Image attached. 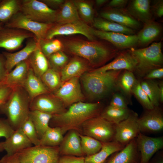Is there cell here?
<instances>
[{
  "label": "cell",
  "mask_w": 163,
  "mask_h": 163,
  "mask_svg": "<svg viewBox=\"0 0 163 163\" xmlns=\"http://www.w3.org/2000/svg\"><path fill=\"white\" fill-rule=\"evenodd\" d=\"M21 163H57L58 147L32 146L15 154Z\"/></svg>",
  "instance_id": "obj_6"
},
{
  "label": "cell",
  "mask_w": 163,
  "mask_h": 163,
  "mask_svg": "<svg viewBox=\"0 0 163 163\" xmlns=\"http://www.w3.org/2000/svg\"><path fill=\"white\" fill-rule=\"evenodd\" d=\"M133 94L146 110L152 109L154 107L147 95L142 88L140 82L137 80L132 89Z\"/></svg>",
  "instance_id": "obj_43"
},
{
  "label": "cell",
  "mask_w": 163,
  "mask_h": 163,
  "mask_svg": "<svg viewBox=\"0 0 163 163\" xmlns=\"http://www.w3.org/2000/svg\"><path fill=\"white\" fill-rule=\"evenodd\" d=\"M53 23H45L34 21L19 12L6 22L4 27L23 30L34 35L37 41L45 38Z\"/></svg>",
  "instance_id": "obj_9"
},
{
  "label": "cell",
  "mask_w": 163,
  "mask_h": 163,
  "mask_svg": "<svg viewBox=\"0 0 163 163\" xmlns=\"http://www.w3.org/2000/svg\"><path fill=\"white\" fill-rule=\"evenodd\" d=\"M100 15L102 18L133 30L138 29L140 26L139 22L131 15L118 10L104 11Z\"/></svg>",
  "instance_id": "obj_25"
},
{
  "label": "cell",
  "mask_w": 163,
  "mask_h": 163,
  "mask_svg": "<svg viewBox=\"0 0 163 163\" xmlns=\"http://www.w3.org/2000/svg\"><path fill=\"white\" fill-rule=\"evenodd\" d=\"M115 125L99 116L87 120L81 127L84 135L107 142L113 140Z\"/></svg>",
  "instance_id": "obj_8"
},
{
  "label": "cell",
  "mask_w": 163,
  "mask_h": 163,
  "mask_svg": "<svg viewBox=\"0 0 163 163\" xmlns=\"http://www.w3.org/2000/svg\"><path fill=\"white\" fill-rule=\"evenodd\" d=\"M140 154L139 163H148L153 156L163 148V137H152L140 132L136 138Z\"/></svg>",
  "instance_id": "obj_14"
},
{
  "label": "cell",
  "mask_w": 163,
  "mask_h": 163,
  "mask_svg": "<svg viewBox=\"0 0 163 163\" xmlns=\"http://www.w3.org/2000/svg\"><path fill=\"white\" fill-rule=\"evenodd\" d=\"M102 144L99 151L85 157V163H105L110 155L125 146L114 141L102 142Z\"/></svg>",
  "instance_id": "obj_24"
},
{
  "label": "cell",
  "mask_w": 163,
  "mask_h": 163,
  "mask_svg": "<svg viewBox=\"0 0 163 163\" xmlns=\"http://www.w3.org/2000/svg\"><path fill=\"white\" fill-rule=\"evenodd\" d=\"M159 94L161 103L163 102V83L162 82L159 83Z\"/></svg>",
  "instance_id": "obj_57"
},
{
  "label": "cell",
  "mask_w": 163,
  "mask_h": 163,
  "mask_svg": "<svg viewBox=\"0 0 163 163\" xmlns=\"http://www.w3.org/2000/svg\"><path fill=\"white\" fill-rule=\"evenodd\" d=\"M127 11L133 18L144 23L152 20L149 0H133L128 7Z\"/></svg>",
  "instance_id": "obj_27"
},
{
  "label": "cell",
  "mask_w": 163,
  "mask_h": 163,
  "mask_svg": "<svg viewBox=\"0 0 163 163\" xmlns=\"http://www.w3.org/2000/svg\"><path fill=\"white\" fill-rule=\"evenodd\" d=\"M30 68L27 59L20 62L8 73L5 82L13 88L23 87Z\"/></svg>",
  "instance_id": "obj_23"
},
{
  "label": "cell",
  "mask_w": 163,
  "mask_h": 163,
  "mask_svg": "<svg viewBox=\"0 0 163 163\" xmlns=\"http://www.w3.org/2000/svg\"></svg>",
  "instance_id": "obj_61"
},
{
  "label": "cell",
  "mask_w": 163,
  "mask_h": 163,
  "mask_svg": "<svg viewBox=\"0 0 163 163\" xmlns=\"http://www.w3.org/2000/svg\"><path fill=\"white\" fill-rule=\"evenodd\" d=\"M14 131L7 120L0 118V138L4 137L5 139H7Z\"/></svg>",
  "instance_id": "obj_47"
},
{
  "label": "cell",
  "mask_w": 163,
  "mask_h": 163,
  "mask_svg": "<svg viewBox=\"0 0 163 163\" xmlns=\"http://www.w3.org/2000/svg\"><path fill=\"white\" fill-rule=\"evenodd\" d=\"M154 11L156 15L159 18L163 15V2L162 0L158 1L154 5Z\"/></svg>",
  "instance_id": "obj_53"
},
{
  "label": "cell",
  "mask_w": 163,
  "mask_h": 163,
  "mask_svg": "<svg viewBox=\"0 0 163 163\" xmlns=\"http://www.w3.org/2000/svg\"><path fill=\"white\" fill-rule=\"evenodd\" d=\"M93 33L95 37L107 41L120 49L130 48L138 43L136 35L105 32L94 29Z\"/></svg>",
  "instance_id": "obj_18"
},
{
  "label": "cell",
  "mask_w": 163,
  "mask_h": 163,
  "mask_svg": "<svg viewBox=\"0 0 163 163\" xmlns=\"http://www.w3.org/2000/svg\"><path fill=\"white\" fill-rule=\"evenodd\" d=\"M87 69L86 63L78 58L72 59L62 69L61 77L62 83L72 78L82 76Z\"/></svg>",
  "instance_id": "obj_28"
},
{
  "label": "cell",
  "mask_w": 163,
  "mask_h": 163,
  "mask_svg": "<svg viewBox=\"0 0 163 163\" xmlns=\"http://www.w3.org/2000/svg\"><path fill=\"white\" fill-rule=\"evenodd\" d=\"M98 30L107 32L122 33L128 35H134V30L103 18H94L92 23Z\"/></svg>",
  "instance_id": "obj_30"
},
{
  "label": "cell",
  "mask_w": 163,
  "mask_h": 163,
  "mask_svg": "<svg viewBox=\"0 0 163 163\" xmlns=\"http://www.w3.org/2000/svg\"><path fill=\"white\" fill-rule=\"evenodd\" d=\"M137 64V61L131 50L120 53L111 62L92 71L103 72L113 70H126L134 72Z\"/></svg>",
  "instance_id": "obj_17"
},
{
  "label": "cell",
  "mask_w": 163,
  "mask_h": 163,
  "mask_svg": "<svg viewBox=\"0 0 163 163\" xmlns=\"http://www.w3.org/2000/svg\"><path fill=\"white\" fill-rule=\"evenodd\" d=\"M13 89L5 82H0V107L8 99Z\"/></svg>",
  "instance_id": "obj_48"
},
{
  "label": "cell",
  "mask_w": 163,
  "mask_h": 163,
  "mask_svg": "<svg viewBox=\"0 0 163 163\" xmlns=\"http://www.w3.org/2000/svg\"><path fill=\"white\" fill-rule=\"evenodd\" d=\"M80 17L85 23H92L94 19V11L91 5L82 0L74 1Z\"/></svg>",
  "instance_id": "obj_41"
},
{
  "label": "cell",
  "mask_w": 163,
  "mask_h": 163,
  "mask_svg": "<svg viewBox=\"0 0 163 163\" xmlns=\"http://www.w3.org/2000/svg\"><path fill=\"white\" fill-rule=\"evenodd\" d=\"M7 154L11 155L32 146V144L25 136L21 128L15 130L12 134L2 142Z\"/></svg>",
  "instance_id": "obj_21"
},
{
  "label": "cell",
  "mask_w": 163,
  "mask_h": 163,
  "mask_svg": "<svg viewBox=\"0 0 163 163\" xmlns=\"http://www.w3.org/2000/svg\"><path fill=\"white\" fill-rule=\"evenodd\" d=\"M61 128L50 126L40 139V145L49 147H58L64 137Z\"/></svg>",
  "instance_id": "obj_35"
},
{
  "label": "cell",
  "mask_w": 163,
  "mask_h": 163,
  "mask_svg": "<svg viewBox=\"0 0 163 163\" xmlns=\"http://www.w3.org/2000/svg\"><path fill=\"white\" fill-rule=\"evenodd\" d=\"M122 70H111L103 72L92 71L84 73L82 81L86 92L92 99L98 100L107 95L117 86Z\"/></svg>",
  "instance_id": "obj_3"
},
{
  "label": "cell",
  "mask_w": 163,
  "mask_h": 163,
  "mask_svg": "<svg viewBox=\"0 0 163 163\" xmlns=\"http://www.w3.org/2000/svg\"><path fill=\"white\" fill-rule=\"evenodd\" d=\"M81 20L74 1H67L58 11L55 23L57 24L74 22Z\"/></svg>",
  "instance_id": "obj_31"
},
{
  "label": "cell",
  "mask_w": 163,
  "mask_h": 163,
  "mask_svg": "<svg viewBox=\"0 0 163 163\" xmlns=\"http://www.w3.org/2000/svg\"><path fill=\"white\" fill-rule=\"evenodd\" d=\"M85 158L82 156L65 155L59 157L57 163H85Z\"/></svg>",
  "instance_id": "obj_49"
},
{
  "label": "cell",
  "mask_w": 163,
  "mask_h": 163,
  "mask_svg": "<svg viewBox=\"0 0 163 163\" xmlns=\"http://www.w3.org/2000/svg\"><path fill=\"white\" fill-rule=\"evenodd\" d=\"M27 60L30 68L35 75L40 78L49 68L48 61L41 50L39 44L37 48L30 54Z\"/></svg>",
  "instance_id": "obj_29"
},
{
  "label": "cell",
  "mask_w": 163,
  "mask_h": 163,
  "mask_svg": "<svg viewBox=\"0 0 163 163\" xmlns=\"http://www.w3.org/2000/svg\"><path fill=\"white\" fill-rule=\"evenodd\" d=\"M41 2L46 4L49 7H58L61 6L64 2L63 0H42Z\"/></svg>",
  "instance_id": "obj_56"
},
{
  "label": "cell",
  "mask_w": 163,
  "mask_h": 163,
  "mask_svg": "<svg viewBox=\"0 0 163 163\" xmlns=\"http://www.w3.org/2000/svg\"><path fill=\"white\" fill-rule=\"evenodd\" d=\"M148 163H163V152L160 150L152 158Z\"/></svg>",
  "instance_id": "obj_55"
},
{
  "label": "cell",
  "mask_w": 163,
  "mask_h": 163,
  "mask_svg": "<svg viewBox=\"0 0 163 163\" xmlns=\"http://www.w3.org/2000/svg\"><path fill=\"white\" fill-rule=\"evenodd\" d=\"M21 128L32 145L35 146L40 145V139L35 127L29 117L23 124Z\"/></svg>",
  "instance_id": "obj_44"
},
{
  "label": "cell",
  "mask_w": 163,
  "mask_h": 163,
  "mask_svg": "<svg viewBox=\"0 0 163 163\" xmlns=\"http://www.w3.org/2000/svg\"><path fill=\"white\" fill-rule=\"evenodd\" d=\"M140 83L154 107L159 106L161 102L159 83L153 80H143Z\"/></svg>",
  "instance_id": "obj_37"
},
{
  "label": "cell",
  "mask_w": 163,
  "mask_h": 163,
  "mask_svg": "<svg viewBox=\"0 0 163 163\" xmlns=\"http://www.w3.org/2000/svg\"><path fill=\"white\" fill-rule=\"evenodd\" d=\"M23 87L27 92L31 101L39 95L49 92L40 78L35 75L31 68Z\"/></svg>",
  "instance_id": "obj_26"
},
{
  "label": "cell",
  "mask_w": 163,
  "mask_h": 163,
  "mask_svg": "<svg viewBox=\"0 0 163 163\" xmlns=\"http://www.w3.org/2000/svg\"><path fill=\"white\" fill-rule=\"evenodd\" d=\"M30 101L24 88L18 87L13 88L8 99L0 107L14 130L20 128L29 117Z\"/></svg>",
  "instance_id": "obj_2"
},
{
  "label": "cell",
  "mask_w": 163,
  "mask_h": 163,
  "mask_svg": "<svg viewBox=\"0 0 163 163\" xmlns=\"http://www.w3.org/2000/svg\"><path fill=\"white\" fill-rule=\"evenodd\" d=\"M29 38H35L33 34L27 31L4 27L0 30V48L9 51L16 50Z\"/></svg>",
  "instance_id": "obj_13"
},
{
  "label": "cell",
  "mask_w": 163,
  "mask_h": 163,
  "mask_svg": "<svg viewBox=\"0 0 163 163\" xmlns=\"http://www.w3.org/2000/svg\"><path fill=\"white\" fill-rule=\"evenodd\" d=\"M21 1L3 0L0 2V22H7L20 11Z\"/></svg>",
  "instance_id": "obj_36"
},
{
  "label": "cell",
  "mask_w": 163,
  "mask_h": 163,
  "mask_svg": "<svg viewBox=\"0 0 163 163\" xmlns=\"http://www.w3.org/2000/svg\"><path fill=\"white\" fill-rule=\"evenodd\" d=\"M4 150L2 142H0V152H2Z\"/></svg>",
  "instance_id": "obj_59"
},
{
  "label": "cell",
  "mask_w": 163,
  "mask_h": 163,
  "mask_svg": "<svg viewBox=\"0 0 163 163\" xmlns=\"http://www.w3.org/2000/svg\"><path fill=\"white\" fill-rule=\"evenodd\" d=\"M66 46L72 53L86 59L94 67L101 66L117 54L116 50L94 42L70 40Z\"/></svg>",
  "instance_id": "obj_4"
},
{
  "label": "cell",
  "mask_w": 163,
  "mask_h": 163,
  "mask_svg": "<svg viewBox=\"0 0 163 163\" xmlns=\"http://www.w3.org/2000/svg\"><path fill=\"white\" fill-rule=\"evenodd\" d=\"M4 27L3 26L2 24L1 23H0V30L2 29Z\"/></svg>",
  "instance_id": "obj_60"
},
{
  "label": "cell",
  "mask_w": 163,
  "mask_h": 163,
  "mask_svg": "<svg viewBox=\"0 0 163 163\" xmlns=\"http://www.w3.org/2000/svg\"><path fill=\"white\" fill-rule=\"evenodd\" d=\"M53 95L59 99L64 106L81 101L84 96L81 89L79 77H75L63 83L54 92Z\"/></svg>",
  "instance_id": "obj_12"
},
{
  "label": "cell",
  "mask_w": 163,
  "mask_h": 163,
  "mask_svg": "<svg viewBox=\"0 0 163 163\" xmlns=\"http://www.w3.org/2000/svg\"><path fill=\"white\" fill-rule=\"evenodd\" d=\"M140 132L153 133L159 132L163 129V113L159 106L146 110L138 118Z\"/></svg>",
  "instance_id": "obj_15"
},
{
  "label": "cell",
  "mask_w": 163,
  "mask_h": 163,
  "mask_svg": "<svg viewBox=\"0 0 163 163\" xmlns=\"http://www.w3.org/2000/svg\"><path fill=\"white\" fill-rule=\"evenodd\" d=\"M136 80L133 72L125 70L120 75L117 85L125 95L130 97L132 94V88Z\"/></svg>",
  "instance_id": "obj_38"
},
{
  "label": "cell",
  "mask_w": 163,
  "mask_h": 163,
  "mask_svg": "<svg viewBox=\"0 0 163 163\" xmlns=\"http://www.w3.org/2000/svg\"><path fill=\"white\" fill-rule=\"evenodd\" d=\"M132 110L128 108H117L110 105L102 110L100 116L114 124H117L127 118Z\"/></svg>",
  "instance_id": "obj_34"
},
{
  "label": "cell",
  "mask_w": 163,
  "mask_h": 163,
  "mask_svg": "<svg viewBox=\"0 0 163 163\" xmlns=\"http://www.w3.org/2000/svg\"><path fill=\"white\" fill-rule=\"evenodd\" d=\"M53 115L37 110H30L29 117L32 122L40 139L50 126Z\"/></svg>",
  "instance_id": "obj_33"
},
{
  "label": "cell",
  "mask_w": 163,
  "mask_h": 163,
  "mask_svg": "<svg viewBox=\"0 0 163 163\" xmlns=\"http://www.w3.org/2000/svg\"><path fill=\"white\" fill-rule=\"evenodd\" d=\"M37 42L41 50L46 57L61 50L62 48V43L57 39L44 38Z\"/></svg>",
  "instance_id": "obj_42"
},
{
  "label": "cell",
  "mask_w": 163,
  "mask_h": 163,
  "mask_svg": "<svg viewBox=\"0 0 163 163\" xmlns=\"http://www.w3.org/2000/svg\"><path fill=\"white\" fill-rule=\"evenodd\" d=\"M127 102L123 96L119 93H115L113 96L109 105L115 107L128 108Z\"/></svg>",
  "instance_id": "obj_46"
},
{
  "label": "cell",
  "mask_w": 163,
  "mask_h": 163,
  "mask_svg": "<svg viewBox=\"0 0 163 163\" xmlns=\"http://www.w3.org/2000/svg\"><path fill=\"white\" fill-rule=\"evenodd\" d=\"M79 136L82 151L87 156L96 153L101 149L102 142L87 136L79 134Z\"/></svg>",
  "instance_id": "obj_40"
},
{
  "label": "cell",
  "mask_w": 163,
  "mask_h": 163,
  "mask_svg": "<svg viewBox=\"0 0 163 163\" xmlns=\"http://www.w3.org/2000/svg\"><path fill=\"white\" fill-rule=\"evenodd\" d=\"M138 114L131 111L126 119L115 125V134L113 141L125 146L136 138L140 132Z\"/></svg>",
  "instance_id": "obj_11"
},
{
  "label": "cell",
  "mask_w": 163,
  "mask_h": 163,
  "mask_svg": "<svg viewBox=\"0 0 163 163\" xmlns=\"http://www.w3.org/2000/svg\"><path fill=\"white\" fill-rule=\"evenodd\" d=\"M128 0H112L108 3L109 7L117 8L124 7L127 4Z\"/></svg>",
  "instance_id": "obj_54"
},
{
  "label": "cell",
  "mask_w": 163,
  "mask_h": 163,
  "mask_svg": "<svg viewBox=\"0 0 163 163\" xmlns=\"http://www.w3.org/2000/svg\"><path fill=\"white\" fill-rule=\"evenodd\" d=\"M0 163H21L16 154H6L0 159Z\"/></svg>",
  "instance_id": "obj_52"
},
{
  "label": "cell",
  "mask_w": 163,
  "mask_h": 163,
  "mask_svg": "<svg viewBox=\"0 0 163 163\" xmlns=\"http://www.w3.org/2000/svg\"><path fill=\"white\" fill-rule=\"evenodd\" d=\"M130 50L137 62L134 72L138 77L143 78L151 70L162 67L161 42L153 43L147 47Z\"/></svg>",
  "instance_id": "obj_5"
},
{
  "label": "cell",
  "mask_w": 163,
  "mask_h": 163,
  "mask_svg": "<svg viewBox=\"0 0 163 163\" xmlns=\"http://www.w3.org/2000/svg\"><path fill=\"white\" fill-rule=\"evenodd\" d=\"M38 42L35 38L28 41L26 46L21 50L14 53L3 52L5 59V66L8 73L19 63L27 60L37 48Z\"/></svg>",
  "instance_id": "obj_20"
},
{
  "label": "cell",
  "mask_w": 163,
  "mask_h": 163,
  "mask_svg": "<svg viewBox=\"0 0 163 163\" xmlns=\"http://www.w3.org/2000/svg\"><path fill=\"white\" fill-rule=\"evenodd\" d=\"M144 24L137 35L138 42L142 45L152 41L159 35L161 31L159 24L152 20Z\"/></svg>",
  "instance_id": "obj_32"
},
{
  "label": "cell",
  "mask_w": 163,
  "mask_h": 163,
  "mask_svg": "<svg viewBox=\"0 0 163 163\" xmlns=\"http://www.w3.org/2000/svg\"><path fill=\"white\" fill-rule=\"evenodd\" d=\"M163 77L162 67L153 69L143 77V80H153L161 78Z\"/></svg>",
  "instance_id": "obj_50"
},
{
  "label": "cell",
  "mask_w": 163,
  "mask_h": 163,
  "mask_svg": "<svg viewBox=\"0 0 163 163\" xmlns=\"http://www.w3.org/2000/svg\"><path fill=\"white\" fill-rule=\"evenodd\" d=\"M140 161V154L136 138L121 150L110 155L105 163H139Z\"/></svg>",
  "instance_id": "obj_19"
},
{
  "label": "cell",
  "mask_w": 163,
  "mask_h": 163,
  "mask_svg": "<svg viewBox=\"0 0 163 163\" xmlns=\"http://www.w3.org/2000/svg\"><path fill=\"white\" fill-rule=\"evenodd\" d=\"M8 73L5 57L2 53H0V82H5Z\"/></svg>",
  "instance_id": "obj_51"
},
{
  "label": "cell",
  "mask_w": 163,
  "mask_h": 163,
  "mask_svg": "<svg viewBox=\"0 0 163 163\" xmlns=\"http://www.w3.org/2000/svg\"><path fill=\"white\" fill-rule=\"evenodd\" d=\"M59 148V154L62 155L82 156L84 155L79 134L76 130L69 131Z\"/></svg>",
  "instance_id": "obj_22"
},
{
  "label": "cell",
  "mask_w": 163,
  "mask_h": 163,
  "mask_svg": "<svg viewBox=\"0 0 163 163\" xmlns=\"http://www.w3.org/2000/svg\"><path fill=\"white\" fill-rule=\"evenodd\" d=\"M108 0H96L95 1V2L97 6H100L104 4Z\"/></svg>",
  "instance_id": "obj_58"
},
{
  "label": "cell",
  "mask_w": 163,
  "mask_h": 163,
  "mask_svg": "<svg viewBox=\"0 0 163 163\" xmlns=\"http://www.w3.org/2000/svg\"><path fill=\"white\" fill-rule=\"evenodd\" d=\"M62 102L53 95L47 94L39 95L31 100L30 110H37L53 115L65 111Z\"/></svg>",
  "instance_id": "obj_16"
},
{
  "label": "cell",
  "mask_w": 163,
  "mask_h": 163,
  "mask_svg": "<svg viewBox=\"0 0 163 163\" xmlns=\"http://www.w3.org/2000/svg\"><path fill=\"white\" fill-rule=\"evenodd\" d=\"M48 57V62L52 66L51 68L56 70L57 69L62 68L66 64L68 60L67 56L61 50L53 54Z\"/></svg>",
  "instance_id": "obj_45"
},
{
  "label": "cell",
  "mask_w": 163,
  "mask_h": 163,
  "mask_svg": "<svg viewBox=\"0 0 163 163\" xmlns=\"http://www.w3.org/2000/svg\"><path fill=\"white\" fill-rule=\"evenodd\" d=\"M93 28L81 19L63 24H53L48 30L45 39L50 40L58 35H68L80 34L88 39L93 41L95 37L93 33Z\"/></svg>",
  "instance_id": "obj_10"
},
{
  "label": "cell",
  "mask_w": 163,
  "mask_h": 163,
  "mask_svg": "<svg viewBox=\"0 0 163 163\" xmlns=\"http://www.w3.org/2000/svg\"><path fill=\"white\" fill-rule=\"evenodd\" d=\"M20 12L34 21L54 23L58 11L50 8L40 1L23 0L21 1Z\"/></svg>",
  "instance_id": "obj_7"
},
{
  "label": "cell",
  "mask_w": 163,
  "mask_h": 163,
  "mask_svg": "<svg viewBox=\"0 0 163 163\" xmlns=\"http://www.w3.org/2000/svg\"><path fill=\"white\" fill-rule=\"evenodd\" d=\"M40 79L49 91H55L62 83L60 75L57 70L52 68H49Z\"/></svg>",
  "instance_id": "obj_39"
},
{
  "label": "cell",
  "mask_w": 163,
  "mask_h": 163,
  "mask_svg": "<svg viewBox=\"0 0 163 163\" xmlns=\"http://www.w3.org/2000/svg\"><path fill=\"white\" fill-rule=\"evenodd\" d=\"M102 110L99 102L79 101L70 105L67 110L53 115L50 121L52 127H59L64 134L71 130H77L87 120L99 116Z\"/></svg>",
  "instance_id": "obj_1"
}]
</instances>
